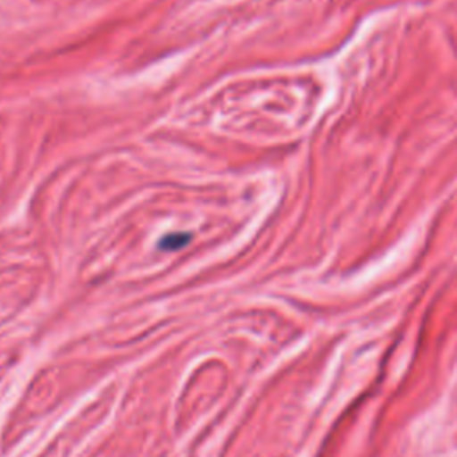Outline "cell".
I'll return each instance as SVG.
<instances>
[{"label":"cell","mask_w":457,"mask_h":457,"mask_svg":"<svg viewBox=\"0 0 457 457\" xmlns=\"http://www.w3.org/2000/svg\"><path fill=\"white\" fill-rule=\"evenodd\" d=\"M189 241V234H170L161 241V248L164 250H177L182 245H186Z\"/></svg>","instance_id":"cell-1"}]
</instances>
